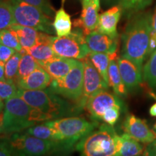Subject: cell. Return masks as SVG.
<instances>
[{
    "label": "cell",
    "instance_id": "cell-1",
    "mask_svg": "<svg viewBox=\"0 0 156 156\" xmlns=\"http://www.w3.org/2000/svg\"><path fill=\"white\" fill-rule=\"evenodd\" d=\"M122 35L121 56L133 61L141 68L149 56L152 27L151 12H140L132 16Z\"/></svg>",
    "mask_w": 156,
    "mask_h": 156
},
{
    "label": "cell",
    "instance_id": "cell-2",
    "mask_svg": "<svg viewBox=\"0 0 156 156\" xmlns=\"http://www.w3.org/2000/svg\"><path fill=\"white\" fill-rule=\"evenodd\" d=\"M51 119L49 115L30 106L20 97L15 96L5 101L0 133L22 132L38 123Z\"/></svg>",
    "mask_w": 156,
    "mask_h": 156
},
{
    "label": "cell",
    "instance_id": "cell-3",
    "mask_svg": "<svg viewBox=\"0 0 156 156\" xmlns=\"http://www.w3.org/2000/svg\"><path fill=\"white\" fill-rule=\"evenodd\" d=\"M17 96L28 104L49 115L53 119L77 116L83 108L80 106L60 96L49 89L22 90L18 88Z\"/></svg>",
    "mask_w": 156,
    "mask_h": 156
},
{
    "label": "cell",
    "instance_id": "cell-4",
    "mask_svg": "<svg viewBox=\"0 0 156 156\" xmlns=\"http://www.w3.org/2000/svg\"><path fill=\"white\" fill-rule=\"evenodd\" d=\"M119 145L120 135L113 126L104 123L79 140L75 148L81 155L113 156L116 155Z\"/></svg>",
    "mask_w": 156,
    "mask_h": 156
},
{
    "label": "cell",
    "instance_id": "cell-5",
    "mask_svg": "<svg viewBox=\"0 0 156 156\" xmlns=\"http://www.w3.org/2000/svg\"><path fill=\"white\" fill-rule=\"evenodd\" d=\"M8 140L15 155L40 156L52 154H67L74 146L67 142H57L40 139L25 132L11 134Z\"/></svg>",
    "mask_w": 156,
    "mask_h": 156
},
{
    "label": "cell",
    "instance_id": "cell-6",
    "mask_svg": "<svg viewBox=\"0 0 156 156\" xmlns=\"http://www.w3.org/2000/svg\"><path fill=\"white\" fill-rule=\"evenodd\" d=\"M15 24L30 27L49 35L55 34L51 17L23 0H8Z\"/></svg>",
    "mask_w": 156,
    "mask_h": 156
},
{
    "label": "cell",
    "instance_id": "cell-7",
    "mask_svg": "<svg viewBox=\"0 0 156 156\" xmlns=\"http://www.w3.org/2000/svg\"><path fill=\"white\" fill-rule=\"evenodd\" d=\"M44 123L58 131L64 142L75 145L77 142L94 131L99 126L98 121H89L83 117L76 116L62 117Z\"/></svg>",
    "mask_w": 156,
    "mask_h": 156
},
{
    "label": "cell",
    "instance_id": "cell-8",
    "mask_svg": "<svg viewBox=\"0 0 156 156\" xmlns=\"http://www.w3.org/2000/svg\"><path fill=\"white\" fill-rule=\"evenodd\" d=\"M48 88L56 94L80 106L83 91V62L77 59L67 75L61 79H52Z\"/></svg>",
    "mask_w": 156,
    "mask_h": 156
},
{
    "label": "cell",
    "instance_id": "cell-9",
    "mask_svg": "<svg viewBox=\"0 0 156 156\" xmlns=\"http://www.w3.org/2000/svg\"><path fill=\"white\" fill-rule=\"evenodd\" d=\"M49 44L57 56L83 59L90 51L85 40V35L81 28L75 29L67 36H50Z\"/></svg>",
    "mask_w": 156,
    "mask_h": 156
},
{
    "label": "cell",
    "instance_id": "cell-10",
    "mask_svg": "<svg viewBox=\"0 0 156 156\" xmlns=\"http://www.w3.org/2000/svg\"><path fill=\"white\" fill-rule=\"evenodd\" d=\"M112 107H119L124 110L125 105L118 95L108 91V89L102 90L90 97L85 103V108L93 120L99 122L106 110Z\"/></svg>",
    "mask_w": 156,
    "mask_h": 156
},
{
    "label": "cell",
    "instance_id": "cell-11",
    "mask_svg": "<svg viewBox=\"0 0 156 156\" xmlns=\"http://www.w3.org/2000/svg\"><path fill=\"white\" fill-rule=\"evenodd\" d=\"M81 60L83 63V91L80 104L82 108H85V103L90 97L102 90L108 89L110 86L101 77L88 56Z\"/></svg>",
    "mask_w": 156,
    "mask_h": 156
},
{
    "label": "cell",
    "instance_id": "cell-12",
    "mask_svg": "<svg viewBox=\"0 0 156 156\" xmlns=\"http://www.w3.org/2000/svg\"><path fill=\"white\" fill-rule=\"evenodd\" d=\"M85 40L90 51L108 54L111 59H116L119 38H113L98 30L85 36Z\"/></svg>",
    "mask_w": 156,
    "mask_h": 156
},
{
    "label": "cell",
    "instance_id": "cell-13",
    "mask_svg": "<svg viewBox=\"0 0 156 156\" xmlns=\"http://www.w3.org/2000/svg\"><path fill=\"white\" fill-rule=\"evenodd\" d=\"M125 133L141 143H151L156 137V132L151 129L146 121L138 118L134 114H128L122 124Z\"/></svg>",
    "mask_w": 156,
    "mask_h": 156
},
{
    "label": "cell",
    "instance_id": "cell-14",
    "mask_svg": "<svg viewBox=\"0 0 156 156\" xmlns=\"http://www.w3.org/2000/svg\"><path fill=\"white\" fill-rule=\"evenodd\" d=\"M117 63L122 80L128 92H133L139 89L143 83L142 68L133 61L122 56L117 57Z\"/></svg>",
    "mask_w": 156,
    "mask_h": 156
},
{
    "label": "cell",
    "instance_id": "cell-15",
    "mask_svg": "<svg viewBox=\"0 0 156 156\" xmlns=\"http://www.w3.org/2000/svg\"><path fill=\"white\" fill-rule=\"evenodd\" d=\"M83 9L80 18L75 21V26L83 30L85 36L93 31L96 30L98 27V11L100 5L93 2H83Z\"/></svg>",
    "mask_w": 156,
    "mask_h": 156
},
{
    "label": "cell",
    "instance_id": "cell-16",
    "mask_svg": "<svg viewBox=\"0 0 156 156\" xmlns=\"http://www.w3.org/2000/svg\"><path fill=\"white\" fill-rule=\"evenodd\" d=\"M17 35L18 39L23 49L26 50L40 43L49 44L50 35L39 31L30 27L14 24L10 27Z\"/></svg>",
    "mask_w": 156,
    "mask_h": 156
},
{
    "label": "cell",
    "instance_id": "cell-17",
    "mask_svg": "<svg viewBox=\"0 0 156 156\" xmlns=\"http://www.w3.org/2000/svg\"><path fill=\"white\" fill-rule=\"evenodd\" d=\"M122 14L120 5H115L112 8L103 12L99 16L98 27L97 30L113 38H119L117 33V25Z\"/></svg>",
    "mask_w": 156,
    "mask_h": 156
},
{
    "label": "cell",
    "instance_id": "cell-18",
    "mask_svg": "<svg viewBox=\"0 0 156 156\" xmlns=\"http://www.w3.org/2000/svg\"><path fill=\"white\" fill-rule=\"evenodd\" d=\"M51 81V75L40 66L24 79L17 82L16 85L22 90H42L47 88Z\"/></svg>",
    "mask_w": 156,
    "mask_h": 156
},
{
    "label": "cell",
    "instance_id": "cell-19",
    "mask_svg": "<svg viewBox=\"0 0 156 156\" xmlns=\"http://www.w3.org/2000/svg\"><path fill=\"white\" fill-rule=\"evenodd\" d=\"M77 59L57 56L46 62H38L52 79H61L74 67Z\"/></svg>",
    "mask_w": 156,
    "mask_h": 156
},
{
    "label": "cell",
    "instance_id": "cell-20",
    "mask_svg": "<svg viewBox=\"0 0 156 156\" xmlns=\"http://www.w3.org/2000/svg\"><path fill=\"white\" fill-rule=\"evenodd\" d=\"M109 86L112 87L115 94L120 98L127 96L128 90L122 80L116 59H111L108 67Z\"/></svg>",
    "mask_w": 156,
    "mask_h": 156
},
{
    "label": "cell",
    "instance_id": "cell-21",
    "mask_svg": "<svg viewBox=\"0 0 156 156\" xmlns=\"http://www.w3.org/2000/svg\"><path fill=\"white\" fill-rule=\"evenodd\" d=\"M23 132H25L27 134H30L32 136L40 138V139L48 140V141L67 142H64L62 140V136L58 131H56L55 129L47 125L45 123H43L41 124H36V125L30 126V127L26 129L23 130ZM67 143H68V142H67ZM71 145H73V144H71Z\"/></svg>",
    "mask_w": 156,
    "mask_h": 156
},
{
    "label": "cell",
    "instance_id": "cell-22",
    "mask_svg": "<svg viewBox=\"0 0 156 156\" xmlns=\"http://www.w3.org/2000/svg\"><path fill=\"white\" fill-rule=\"evenodd\" d=\"M144 147L139 141L124 132L120 135V145L116 156H136L143 154Z\"/></svg>",
    "mask_w": 156,
    "mask_h": 156
},
{
    "label": "cell",
    "instance_id": "cell-23",
    "mask_svg": "<svg viewBox=\"0 0 156 156\" xmlns=\"http://www.w3.org/2000/svg\"><path fill=\"white\" fill-rule=\"evenodd\" d=\"M55 34L58 37L67 36L72 32L73 23L71 17L62 7L55 12L53 21Z\"/></svg>",
    "mask_w": 156,
    "mask_h": 156
},
{
    "label": "cell",
    "instance_id": "cell-24",
    "mask_svg": "<svg viewBox=\"0 0 156 156\" xmlns=\"http://www.w3.org/2000/svg\"><path fill=\"white\" fill-rule=\"evenodd\" d=\"M142 79L143 83L156 92V50L150 54L142 67Z\"/></svg>",
    "mask_w": 156,
    "mask_h": 156
},
{
    "label": "cell",
    "instance_id": "cell-25",
    "mask_svg": "<svg viewBox=\"0 0 156 156\" xmlns=\"http://www.w3.org/2000/svg\"><path fill=\"white\" fill-rule=\"evenodd\" d=\"M21 53L23 55L20 62L18 73H17L15 83L21 80L24 79L27 76L30 75L32 72H34L35 69L41 66L36 58L33 57L30 54L27 53L25 49L23 48V50L21 51Z\"/></svg>",
    "mask_w": 156,
    "mask_h": 156
},
{
    "label": "cell",
    "instance_id": "cell-26",
    "mask_svg": "<svg viewBox=\"0 0 156 156\" xmlns=\"http://www.w3.org/2000/svg\"><path fill=\"white\" fill-rule=\"evenodd\" d=\"M88 57L92 62L93 65L100 73L101 77L104 81L109 85L108 82V67L110 64L111 58L109 54L105 53H99V52L90 51L89 53Z\"/></svg>",
    "mask_w": 156,
    "mask_h": 156
},
{
    "label": "cell",
    "instance_id": "cell-27",
    "mask_svg": "<svg viewBox=\"0 0 156 156\" xmlns=\"http://www.w3.org/2000/svg\"><path fill=\"white\" fill-rule=\"evenodd\" d=\"M25 51L38 62H46L57 56L48 43H40Z\"/></svg>",
    "mask_w": 156,
    "mask_h": 156
},
{
    "label": "cell",
    "instance_id": "cell-28",
    "mask_svg": "<svg viewBox=\"0 0 156 156\" xmlns=\"http://www.w3.org/2000/svg\"><path fill=\"white\" fill-rule=\"evenodd\" d=\"M153 0H119L122 13L130 17L136 13L144 11L153 2Z\"/></svg>",
    "mask_w": 156,
    "mask_h": 156
},
{
    "label": "cell",
    "instance_id": "cell-29",
    "mask_svg": "<svg viewBox=\"0 0 156 156\" xmlns=\"http://www.w3.org/2000/svg\"><path fill=\"white\" fill-rule=\"evenodd\" d=\"M15 24L8 0H0V31Z\"/></svg>",
    "mask_w": 156,
    "mask_h": 156
},
{
    "label": "cell",
    "instance_id": "cell-30",
    "mask_svg": "<svg viewBox=\"0 0 156 156\" xmlns=\"http://www.w3.org/2000/svg\"><path fill=\"white\" fill-rule=\"evenodd\" d=\"M0 44L9 46L17 51L23 50L16 32L10 27L0 31Z\"/></svg>",
    "mask_w": 156,
    "mask_h": 156
},
{
    "label": "cell",
    "instance_id": "cell-31",
    "mask_svg": "<svg viewBox=\"0 0 156 156\" xmlns=\"http://www.w3.org/2000/svg\"><path fill=\"white\" fill-rule=\"evenodd\" d=\"M22 55L23 54L21 51H17L5 63L6 80L15 83L17 73H18L20 62L22 58Z\"/></svg>",
    "mask_w": 156,
    "mask_h": 156
},
{
    "label": "cell",
    "instance_id": "cell-32",
    "mask_svg": "<svg viewBox=\"0 0 156 156\" xmlns=\"http://www.w3.org/2000/svg\"><path fill=\"white\" fill-rule=\"evenodd\" d=\"M18 87L16 83L7 80L0 81V98L3 101H7L12 98L17 96Z\"/></svg>",
    "mask_w": 156,
    "mask_h": 156
},
{
    "label": "cell",
    "instance_id": "cell-33",
    "mask_svg": "<svg viewBox=\"0 0 156 156\" xmlns=\"http://www.w3.org/2000/svg\"><path fill=\"white\" fill-rule=\"evenodd\" d=\"M23 1L41 9L43 12L51 17L55 15L56 12L48 0H23Z\"/></svg>",
    "mask_w": 156,
    "mask_h": 156
},
{
    "label": "cell",
    "instance_id": "cell-34",
    "mask_svg": "<svg viewBox=\"0 0 156 156\" xmlns=\"http://www.w3.org/2000/svg\"><path fill=\"white\" fill-rule=\"evenodd\" d=\"M122 111V109L119 107H112L103 114L101 121L109 125L114 126L118 122Z\"/></svg>",
    "mask_w": 156,
    "mask_h": 156
},
{
    "label": "cell",
    "instance_id": "cell-35",
    "mask_svg": "<svg viewBox=\"0 0 156 156\" xmlns=\"http://www.w3.org/2000/svg\"><path fill=\"white\" fill-rule=\"evenodd\" d=\"M16 52V50L0 44V61L6 63Z\"/></svg>",
    "mask_w": 156,
    "mask_h": 156
},
{
    "label": "cell",
    "instance_id": "cell-36",
    "mask_svg": "<svg viewBox=\"0 0 156 156\" xmlns=\"http://www.w3.org/2000/svg\"><path fill=\"white\" fill-rule=\"evenodd\" d=\"M15 155L8 139L0 140V156Z\"/></svg>",
    "mask_w": 156,
    "mask_h": 156
},
{
    "label": "cell",
    "instance_id": "cell-37",
    "mask_svg": "<svg viewBox=\"0 0 156 156\" xmlns=\"http://www.w3.org/2000/svg\"><path fill=\"white\" fill-rule=\"evenodd\" d=\"M156 50V34L152 28L149 42V55Z\"/></svg>",
    "mask_w": 156,
    "mask_h": 156
},
{
    "label": "cell",
    "instance_id": "cell-38",
    "mask_svg": "<svg viewBox=\"0 0 156 156\" xmlns=\"http://www.w3.org/2000/svg\"><path fill=\"white\" fill-rule=\"evenodd\" d=\"M142 155L148 156H156V146L148 144L147 147L144 150Z\"/></svg>",
    "mask_w": 156,
    "mask_h": 156
},
{
    "label": "cell",
    "instance_id": "cell-39",
    "mask_svg": "<svg viewBox=\"0 0 156 156\" xmlns=\"http://www.w3.org/2000/svg\"><path fill=\"white\" fill-rule=\"evenodd\" d=\"M6 80L5 78V63L0 61V81Z\"/></svg>",
    "mask_w": 156,
    "mask_h": 156
},
{
    "label": "cell",
    "instance_id": "cell-40",
    "mask_svg": "<svg viewBox=\"0 0 156 156\" xmlns=\"http://www.w3.org/2000/svg\"><path fill=\"white\" fill-rule=\"evenodd\" d=\"M152 27H153L154 32L156 34V5L153 13L152 14Z\"/></svg>",
    "mask_w": 156,
    "mask_h": 156
},
{
    "label": "cell",
    "instance_id": "cell-41",
    "mask_svg": "<svg viewBox=\"0 0 156 156\" xmlns=\"http://www.w3.org/2000/svg\"><path fill=\"white\" fill-rule=\"evenodd\" d=\"M149 113L151 116L156 117V103H155L153 105H152L151 106L149 110Z\"/></svg>",
    "mask_w": 156,
    "mask_h": 156
},
{
    "label": "cell",
    "instance_id": "cell-42",
    "mask_svg": "<svg viewBox=\"0 0 156 156\" xmlns=\"http://www.w3.org/2000/svg\"><path fill=\"white\" fill-rule=\"evenodd\" d=\"M106 5H112L113 4L116 3V2H119V0H103Z\"/></svg>",
    "mask_w": 156,
    "mask_h": 156
},
{
    "label": "cell",
    "instance_id": "cell-43",
    "mask_svg": "<svg viewBox=\"0 0 156 156\" xmlns=\"http://www.w3.org/2000/svg\"><path fill=\"white\" fill-rule=\"evenodd\" d=\"M5 104H4L3 100L1 98H0V114H2L3 109L5 108Z\"/></svg>",
    "mask_w": 156,
    "mask_h": 156
},
{
    "label": "cell",
    "instance_id": "cell-44",
    "mask_svg": "<svg viewBox=\"0 0 156 156\" xmlns=\"http://www.w3.org/2000/svg\"><path fill=\"white\" fill-rule=\"evenodd\" d=\"M93 2L96 3L97 5H100V0H83L82 2Z\"/></svg>",
    "mask_w": 156,
    "mask_h": 156
},
{
    "label": "cell",
    "instance_id": "cell-45",
    "mask_svg": "<svg viewBox=\"0 0 156 156\" xmlns=\"http://www.w3.org/2000/svg\"><path fill=\"white\" fill-rule=\"evenodd\" d=\"M150 144H151V145H152L156 146V137H155V139L153 140V142H152L151 143H150Z\"/></svg>",
    "mask_w": 156,
    "mask_h": 156
},
{
    "label": "cell",
    "instance_id": "cell-46",
    "mask_svg": "<svg viewBox=\"0 0 156 156\" xmlns=\"http://www.w3.org/2000/svg\"><path fill=\"white\" fill-rule=\"evenodd\" d=\"M153 128H154V129H155V131H156V122H155V124H154V126H153Z\"/></svg>",
    "mask_w": 156,
    "mask_h": 156
},
{
    "label": "cell",
    "instance_id": "cell-47",
    "mask_svg": "<svg viewBox=\"0 0 156 156\" xmlns=\"http://www.w3.org/2000/svg\"><path fill=\"white\" fill-rule=\"evenodd\" d=\"M81 1H83V0H81Z\"/></svg>",
    "mask_w": 156,
    "mask_h": 156
}]
</instances>
